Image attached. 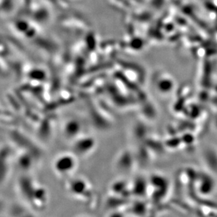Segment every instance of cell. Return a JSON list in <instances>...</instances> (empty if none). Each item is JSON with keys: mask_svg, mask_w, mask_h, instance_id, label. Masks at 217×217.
Returning <instances> with one entry per match:
<instances>
[{"mask_svg": "<svg viewBox=\"0 0 217 217\" xmlns=\"http://www.w3.org/2000/svg\"><path fill=\"white\" fill-rule=\"evenodd\" d=\"M76 162L73 156L70 155H62L55 160L54 167L55 171L61 175L68 174L73 171Z\"/></svg>", "mask_w": 217, "mask_h": 217, "instance_id": "cell-1", "label": "cell"}]
</instances>
